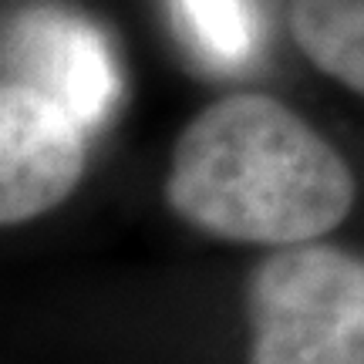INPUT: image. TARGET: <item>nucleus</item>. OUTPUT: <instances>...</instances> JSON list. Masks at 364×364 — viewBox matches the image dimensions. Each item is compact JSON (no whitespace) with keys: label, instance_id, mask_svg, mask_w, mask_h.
<instances>
[{"label":"nucleus","instance_id":"3","mask_svg":"<svg viewBox=\"0 0 364 364\" xmlns=\"http://www.w3.org/2000/svg\"><path fill=\"white\" fill-rule=\"evenodd\" d=\"M4 61L11 68L7 81L58 98L88 132L108 122L122 95L115 54L98 27L51 4L24 7L7 21Z\"/></svg>","mask_w":364,"mask_h":364},{"label":"nucleus","instance_id":"1","mask_svg":"<svg viewBox=\"0 0 364 364\" xmlns=\"http://www.w3.org/2000/svg\"><path fill=\"white\" fill-rule=\"evenodd\" d=\"M334 145L270 95L220 98L182 129L166 199L199 233L294 247L331 233L354 206Z\"/></svg>","mask_w":364,"mask_h":364},{"label":"nucleus","instance_id":"2","mask_svg":"<svg viewBox=\"0 0 364 364\" xmlns=\"http://www.w3.org/2000/svg\"><path fill=\"white\" fill-rule=\"evenodd\" d=\"M250 364H364V257L277 247L250 277Z\"/></svg>","mask_w":364,"mask_h":364},{"label":"nucleus","instance_id":"6","mask_svg":"<svg viewBox=\"0 0 364 364\" xmlns=\"http://www.w3.org/2000/svg\"><path fill=\"white\" fill-rule=\"evenodd\" d=\"M182 38L216 68H236L257 51V14L250 0H172Z\"/></svg>","mask_w":364,"mask_h":364},{"label":"nucleus","instance_id":"4","mask_svg":"<svg viewBox=\"0 0 364 364\" xmlns=\"http://www.w3.org/2000/svg\"><path fill=\"white\" fill-rule=\"evenodd\" d=\"M85 122L24 81L0 88V223L54 209L85 172Z\"/></svg>","mask_w":364,"mask_h":364},{"label":"nucleus","instance_id":"5","mask_svg":"<svg viewBox=\"0 0 364 364\" xmlns=\"http://www.w3.org/2000/svg\"><path fill=\"white\" fill-rule=\"evenodd\" d=\"M290 34L324 75L364 95V0H294Z\"/></svg>","mask_w":364,"mask_h":364}]
</instances>
